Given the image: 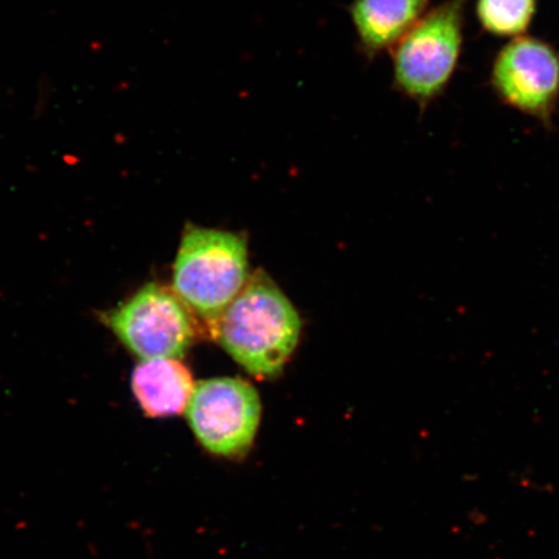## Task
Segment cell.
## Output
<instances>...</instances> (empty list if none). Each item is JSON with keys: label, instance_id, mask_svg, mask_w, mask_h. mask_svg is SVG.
I'll return each mask as SVG.
<instances>
[{"label": "cell", "instance_id": "obj_1", "mask_svg": "<svg viewBox=\"0 0 559 559\" xmlns=\"http://www.w3.org/2000/svg\"><path fill=\"white\" fill-rule=\"evenodd\" d=\"M300 334L298 313L262 271L254 272L223 312L213 337L250 374L282 373Z\"/></svg>", "mask_w": 559, "mask_h": 559}, {"label": "cell", "instance_id": "obj_2", "mask_svg": "<svg viewBox=\"0 0 559 559\" xmlns=\"http://www.w3.org/2000/svg\"><path fill=\"white\" fill-rule=\"evenodd\" d=\"M249 278L241 236L188 226L174 265V292L212 335Z\"/></svg>", "mask_w": 559, "mask_h": 559}, {"label": "cell", "instance_id": "obj_3", "mask_svg": "<svg viewBox=\"0 0 559 559\" xmlns=\"http://www.w3.org/2000/svg\"><path fill=\"white\" fill-rule=\"evenodd\" d=\"M469 0H445L425 13L397 44L393 55L394 88L424 111L445 93L464 46Z\"/></svg>", "mask_w": 559, "mask_h": 559}, {"label": "cell", "instance_id": "obj_4", "mask_svg": "<svg viewBox=\"0 0 559 559\" xmlns=\"http://www.w3.org/2000/svg\"><path fill=\"white\" fill-rule=\"evenodd\" d=\"M105 323L139 359L183 358L194 342L198 323L177 293L148 284L116 310Z\"/></svg>", "mask_w": 559, "mask_h": 559}, {"label": "cell", "instance_id": "obj_5", "mask_svg": "<svg viewBox=\"0 0 559 559\" xmlns=\"http://www.w3.org/2000/svg\"><path fill=\"white\" fill-rule=\"evenodd\" d=\"M187 418L199 443L215 456L240 459L254 443L261 421L257 390L241 379L195 384Z\"/></svg>", "mask_w": 559, "mask_h": 559}, {"label": "cell", "instance_id": "obj_6", "mask_svg": "<svg viewBox=\"0 0 559 559\" xmlns=\"http://www.w3.org/2000/svg\"><path fill=\"white\" fill-rule=\"evenodd\" d=\"M489 82L502 104L550 128L559 103V51L547 40L522 35L501 48Z\"/></svg>", "mask_w": 559, "mask_h": 559}, {"label": "cell", "instance_id": "obj_7", "mask_svg": "<svg viewBox=\"0 0 559 559\" xmlns=\"http://www.w3.org/2000/svg\"><path fill=\"white\" fill-rule=\"evenodd\" d=\"M430 0H354L348 5L362 53L391 51L429 11Z\"/></svg>", "mask_w": 559, "mask_h": 559}, {"label": "cell", "instance_id": "obj_8", "mask_svg": "<svg viewBox=\"0 0 559 559\" xmlns=\"http://www.w3.org/2000/svg\"><path fill=\"white\" fill-rule=\"evenodd\" d=\"M139 407L152 418L180 415L188 407L194 384L190 369L178 359L144 360L131 379Z\"/></svg>", "mask_w": 559, "mask_h": 559}, {"label": "cell", "instance_id": "obj_9", "mask_svg": "<svg viewBox=\"0 0 559 559\" xmlns=\"http://www.w3.org/2000/svg\"><path fill=\"white\" fill-rule=\"evenodd\" d=\"M536 11L537 0H477L475 5L480 26L499 38L526 35Z\"/></svg>", "mask_w": 559, "mask_h": 559}]
</instances>
